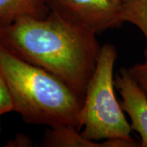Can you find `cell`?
<instances>
[{
    "label": "cell",
    "mask_w": 147,
    "mask_h": 147,
    "mask_svg": "<svg viewBox=\"0 0 147 147\" xmlns=\"http://www.w3.org/2000/svg\"><path fill=\"white\" fill-rule=\"evenodd\" d=\"M120 21L137 26L146 38L147 45V0H123Z\"/></svg>",
    "instance_id": "ba28073f"
},
{
    "label": "cell",
    "mask_w": 147,
    "mask_h": 147,
    "mask_svg": "<svg viewBox=\"0 0 147 147\" xmlns=\"http://www.w3.org/2000/svg\"><path fill=\"white\" fill-rule=\"evenodd\" d=\"M49 11L45 0H0V27L22 17L44 18Z\"/></svg>",
    "instance_id": "8992f818"
},
{
    "label": "cell",
    "mask_w": 147,
    "mask_h": 147,
    "mask_svg": "<svg viewBox=\"0 0 147 147\" xmlns=\"http://www.w3.org/2000/svg\"><path fill=\"white\" fill-rule=\"evenodd\" d=\"M117 50L110 43L100 47L94 73L84 96L82 136L92 141L113 138L131 140L132 131L115 94L114 67Z\"/></svg>",
    "instance_id": "3957f363"
},
{
    "label": "cell",
    "mask_w": 147,
    "mask_h": 147,
    "mask_svg": "<svg viewBox=\"0 0 147 147\" xmlns=\"http://www.w3.org/2000/svg\"><path fill=\"white\" fill-rule=\"evenodd\" d=\"M34 146V142L29 137L19 133L16 137L9 140L4 145L6 147H30Z\"/></svg>",
    "instance_id": "8fae6325"
},
{
    "label": "cell",
    "mask_w": 147,
    "mask_h": 147,
    "mask_svg": "<svg viewBox=\"0 0 147 147\" xmlns=\"http://www.w3.org/2000/svg\"><path fill=\"white\" fill-rule=\"evenodd\" d=\"M145 61L137 63L127 68L131 77L139 85V87L147 96V45L145 49Z\"/></svg>",
    "instance_id": "9c48e42d"
},
{
    "label": "cell",
    "mask_w": 147,
    "mask_h": 147,
    "mask_svg": "<svg viewBox=\"0 0 147 147\" xmlns=\"http://www.w3.org/2000/svg\"><path fill=\"white\" fill-rule=\"evenodd\" d=\"M50 10L96 34L122 25L123 0H45Z\"/></svg>",
    "instance_id": "277c9868"
},
{
    "label": "cell",
    "mask_w": 147,
    "mask_h": 147,
    "mask_svg": "<svg viewBox=\"0 0 147 147\" xmlns=\"http://www.w3.org/2000/svg\"><path fill=\"white\" fill-rule=\"evenodd\" d=\"M14 110L9 88L5 79L0 74V117Z\"/></svg>",
    "instance_id": "30bf717a"
},
{
    "label": "cell",
    "mask_w": 147,
    "mask_h": 147,
    "mask_svg": "<svg viewBox=\"0 0 147 147\" xmlns=\"http://www.w3.org/2000/svg\"><path fill=\"white\" fill-rule=\"evenodd\" d=\"M42 147H102L101 143L88 140L71 126L49 127L44 132Z\"/></svg>",
    "instance_id": "52a82bcc"
},
{
    "label": "cell",
    "mask_w": 147,
    "mask_h": 147,
    "mask_svg": "<svg viewBox=\"0 0 147 147\" xmlns=\"http://www.w3.org/2000/svg\"><path fill=\"white\" fill-rule=\"evenodd\" d=\"M0 74L9 88L14 110L34 125L82 129V100L61 79L17 57L0 43Z\"/></svg>",
    "instance_id": "7a4b0ae2"
},
{
    "label": "cell",
    "mask_w": 147,
    "mask_h": 147,
    "mask_svg": "<svg viewBox=\"0 0 147 147\" xmlns=\"http://www.w3.org/2000/svg\"><path fill=\"white\" fill-rule=\"evenodd\" d=\"M114 82L122 97L121 108L129 116L131 129L140 135V146L147 147V96L127 68H121Z\"/></svg>",
    "instance_id": "5b68a950"
},
{
    "label": "cell",
    "mask_w": 147,
    "mask_h": 147,
    "mask_svg": "<svg viewBox=\"0 0 147 147\" xmlns=\"http://www.w3.org/2000/svg\"><path fill=\"white\" fill-rule=\"evenodd\" d=\"M0 43L17 57L53 74L82 100L100 47L96 34L51 11L0 27Z\"/></svg>",
    "instance_id": "6da1fadb"
},
{
    "label": "cell",
    "mask_w": 147,
    "mask_h": 147,
    "mask_svg": "<svg viewBox=\"0 0 147 147\" xmlns=\"http://www.w3.org/2000/svg\"><path fill=\"white\" fill-rule=\"evenodd\" d=\"M0 131H1V125H0Z\"/></svg>",
    "instance_id": "7c38bea8"
}]
</instances>
